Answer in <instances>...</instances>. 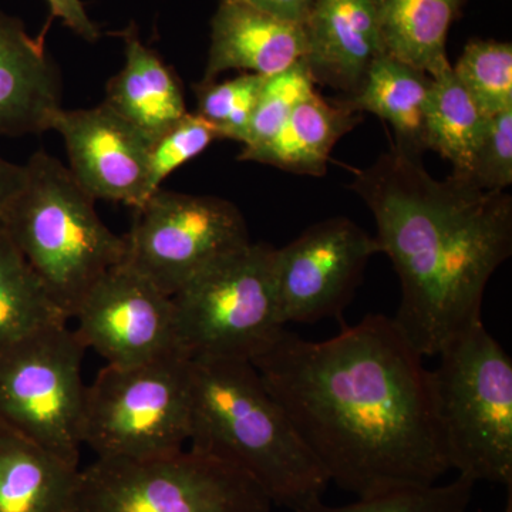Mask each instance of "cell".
<instances>
[{
    "label": "cell",
    "mask_w": 512,
    "mask_h": 512,
    "mask_svg": "<svg viewBox=\"0 0 512 512\" xmlns=\"http://www.w3.org/2000/svg\"><path fill=\"white\" fill-rule=\"evenodd\" d=\"M423 359L376 313L326 340L284 329L251 363L330 483L365 498L450 470Z\"/></svg>",
    "instance_id": "6da1fadb"
},
{
    "label": "cell",
    "mask_w": 512,
    "mask_h": 512,
    "mask_svg": "<svg viewBox=\"0 0 512 512\" xmlns=\"http://www.w3.org/2000/svg\"><path fill=\"white\" fill-rule=\"evenodd\" d=\"M420 157L393 146L350 188L375 215L380 252L399 276L394 322L434 357L483 322L485 288L512 252V198L460 174L436 180Z\"/></svg>",
    "instance_id": "7a4b0ae2"
},
{
    "label": "cell",
    "mask_w": 512,
    "mask_h": 512,
    "mask_svg": "<svg viewBox=\"0 0 512 512\" xmlns=\"http://www.w3.org/2000/svg\"><path fill=\"white\" fill-rule=\"evenodd\" d=\"M191 379V450L237 467L278 507L322 500L328 474L251 362L191 360Z\"/></svg>",
    "instance_id": "3957f363"
},
{
    "label": "cell",
    "mask_w": 512,
    "mask_h": 512,
    "mask_svg": "<svg viewBox=\"0 0 512 512\" xmlns=\"http://www.w3.org/2000/svg\"><path fill=\"white\" fill-rule=\"evenodd\" d=\"M25 170L0 225L69 320L101 276L126 261V238L103 224L93 198L57 158L37 151Z\"/></svg>",
    "instance_id": "277c9868"
},
{
    "label": "cell",
    "mask_w": 512,
    "mask_h": 512,
    "mask_svg": "<svg viewBox=\"0 0 512 512\" xmlns=\"http://www.w3.org/2000/svg\"><path fill=\"white\" fill-rule=\"evenodd\" d=\"M431 390L450 470L512 487V360L478 322L440 350Z\"/></svg>",
    "instance_id": "5b68a950"
},
{
    "label": "cell",
    "mask_w": 512,
    "mask_h": 512,
    "mask_svg": "<svg viewBox=\"0 0 512 512\" xmlns=\"http://www.w3.org/2000/svg\"><path fill=\"white\" fill-rule=\"evenodd\" d=\"M276 248L254 244L222 256L171 296L175 348L188 360H245L285 329L275 284Z\"/></svg>",
    "instance_id": "8992f818"
},
{
    "label": "cell",
    "mask_w": 512,
    "mask_h": 512,
    "mask_svg": "<svg viewBox=\"0 0 512 512\" xmlns=\"http://www.w3.org/2000/svg\"><path fill=\"white\" fill-rule=\"evenodd\" d=\"M272 501L237 467L188 450L97 458L80 470L72 512H271Z\"/></svg>",
    "instance_id": "52a82bcc"
},
{
    "label": "cell",
    "mask_w": 512,
    "mask_h": 512,
    "mask_svg": "<svg viewBox=\"0 0 512 512\" xmlns=\"http://www.w3.org/2000/svg\"><path fill=\"white\" fill-rule=\"evenodd\" d=\"M191 360L158 357L133 367L107 365L86 387L83 444L97 458H156L190 439Z\"/></svg>",
    "instance_id": "ba28073f"
},
{
    "label": "cell",
    "mask_w": 512,
    "mask_h": 512,
    "mask_svg": "<svg viewBox=\"0 0 512 512\" xmlns=\"http://www.w3.org/2000/svg\"><path fill=\"white\" fill-rule=\"evenodd\" d=\"M66 323L33 330L0 353V424L79 467L87 349Z\"/></svg>",
    "instance_id": "9c48e42d"
},
{
    "label": "cell",
    "mask_w": 512,
    "mask_h": 512,
    "mask_svg": "<svg viewBox=\"0 0 512 512\" xmlns=\"http://www.w3.org/2000/svg\"><path fill=\"white\" fill-rule=\"evenodd\" d=\"M124 238V262L168 296L251 242L237 205L212 195L163 188L134 210L133 227Z\"/></svg>",
    "instance_id": "30bf717a"
},
{
    "label": "cell",
    "mask_w": 512,
    "mask_h": 512,
    "mask_svg": "<svg viewBox=\"0 0 512 512\" xmlns=\"http://www.w3.org/2000/svg\"><path fill=\"white\" fill-rule=\"evenodd\" d=\"M376 254V238L345 217L318 222L291 244L276 248V299L282 323L342 318Z\"/></svg>",
    "instance_id": "8fae6325"
},
{
    "label": "cell",
    "mask_w": 512,
    "mask_h": 512,
    "mask_svg": "<svg viewBox=\"0 0 512 512\" xmlns=\"http://www.w3.org/2000/svg\"><path fill=\"white\" fill-rule=\"evenodd\" d=\"M74 319L86 349L96 350L110 366L144 365L178 353L171 296L126 262L101 276Z\"/></svg>",
    "instance_id": "7c38bea8"
},
{
    "label": "cell",
    "mask_w": 512,
    "mask_h": 512,
    "mask_svg": "<svg viewBox=\"0 0 512 512\" xmlns=\"http://www.w3.org/2000/svg\"><path fill=\"white\" fill-rule=\"evenodd\" d=\"M52 130L63 137L69 171L90 198L137 210L147 201L148 144L109 107L57 111Z\"/></svg>",
    "instance_id": "4fadbf2b"
},
{
    "label": "cell",
    "mask_w": 512,
    "mask_h": 512,
    "mask_svg": "<svg viewBox=\"0 0 512 512\" xmlns=\"http://www.w3.org/2000/svg\"><path fill=\"white\" fill-rule=\"evenodd\" d=\"M303 28L315 83L355 96L384 53L376 0H316Z\"/></svg>",
    "instance_id": "5bb4252c"
},
{
    "label": "cell",
    "mask_w": 512,
    "mask_h": 512,
    "mask_svg": "<svg viewBox=\"0 0 512 512\" xmlns=\"http://www.w3.org/2000/svg\"><path fill=\"white\" fill-rule=\"evenodd\" d=\"M62 107V80L42 37L0 12V136L22 137L52 130Z\"/></svg>",
    "instance_id": "9a60e30c"
},
{
    "label": "cell",
    "mask_w": 512,
    "mask_h": 512,
    "mask_svg": "<svg viewBox=\"0 0 512 512\" xmlns=\"http://www.w3.org/2000/svg\"><path fill=\"white\" fill-rule=\"evenodd\" d=\"M301 23L234 0H221L211 20V45L204 79L217 80L228 70L272 76L306 56Z\"/></svg>",
    "instance_id": "2e32d148"
},
{
    "label": "cell",
    "mask_w": 512,
    "mask_h": 512,
    "mask_svg": "<svg viewBox=\"0 0 512 512\" xmlns=\"http://www.w3.org/2000/svg\"><path fill=\"white\" fill-rule=\"evenodd\" d=\"M123 37L126 63L107 83L103 104L150 144L190 111L174 70L141 42L136 29Z\"/></svg>",
    "instance_id": "e0dca14e"
},
{
    "label": "cell",
    "mask_w": 512,
    "mask_h": 512,
    "mask_svg": "<svg viewBox=\"0 0 512 512\" xmlns=\"http://www.w3.org/2000/svg\"><path fill=\"white\" fill-rule=\"evenodd\" d=\"M360 120L359 113L315 92L292 111L274 136L258 146L242 148L238 160L322 177L328 170L333 148Z\"/></svg>",
    "instance_id": "ac0fdd59"
},
{
    "label": "cell",
    "mask_w": 512,
    "mask_h": 512,
    "mask_svg": "<svg viewBox=\"0 0 512 512\" xmlns=\"http://www.w3.org/2000/svg\"><path fill=\"white\" fill-rule=\"evenodd\" d=\"M79 473L0 424V512H72Z\"/></svg>",
    "instance_id": "d6986e66"
},
{
    "label": "cell",
    "mask_w": 512,
    "mask_h": 512,
    "mask_svg": "<svg viewBox=\"0 0 512 512\" xmlns=\"http://www.w3.org/2000/svg\"><path fill=\"white\" fill-rule=\"evenodd\" d=\"M431 77L416 67L383 53L366 74L359 92L336 99L355 113H372L393 127L394 146L421 156L424 119L429 103Z\"/></svg>",
    "instance_id": "ffe728a7"
},
{
    "label": "cell",
    "mask_w": 512,
    "mask_h": 512,
    "mask_svg": "<svg viewBox=\"0 0 512 512\" xmlns=\"http://www.w3.org/2000/svg\"><path fill=\"white\" fill-rule=\"evenodd\" d=\"M466 0H376L384 53L433 76L448 66V30Z\"/></svg>",
    "instance_id": "44dd1931"
},
{
    "label": "cell",
    "mask_w": 512,
    "mask_h": 512,
    "mask_svg": "<svg viewBox=\"0 0 512 512\" xmlns=\"http://www.w3.org/2000/svg\"><path fill=\"white\" fill-rule=\"evenodd\" d=\"M430 77L424 148L450 161L454 174L467 177L487 117L458 82L451 64Z\"/></svg>",
    "instance_id": "7402d4cb"
},
{
    "label": "cell",
    "mask_w": 512,
    "mask_h": 512,
    "mask_svg": "<svg viewBox=\"0 0 512 512\" xmlns=\"http://www.w3.org/2000/svg\"><path fill=\"white\" fill-rule=\"evenodd\" d=\"M67 322L0 225V353L33 330Z\"/></svg>",
    "instance_id": "603a6c76"
},
{
    "label": "cell",
    "mask_w": 512,
    "mask_h": 512,
    "mask_svg": "<svg viewBox=\"0 0 512 512\" xmlns=\"http://www.w3.org/2000/svg\"><path fill=\"white\" fill-rule=\"evenodd\" d=\"M453 72L485 117L512 109L511 43L471 40Z\"/></svg>",
    "instance_id": "cb8c5ba5"
},
{
    "label": "cell",
    "mask_w": 512,
    "mask_h": 512,
    "mask_svg": "<svg viewBox=\"0 0 512 512\" xmlns=\"http://www.w3.org/2000/svg\"><path fill=\"white\" fill-rule=\"evenodd\" d=\"M474 481L458 476L447 484L400 488L356 503L332 507L322 500L295 512H467L473 500Z\"/></svg>",
    "instance_id": "d4e9b609"
},
{
    "label": "cell",
    "mask_w": 512,
    "mask_h": 512,
    "mask_svg": "<svg viewBox=\"0 0 512 512\" xmlns=\"http://www.w3.org/2000/svg\"><path fill=\"white\" fill-rule=\"evenodd\" d=\"M266 77L244 73L227 82L202 80L194 86L195 113L215 127L221 138L242 143Z\"/></svg>",
    "instance_id": "484cf974"
},
{
    "label": "cell",
    "mask_w": 512,
    "mask_h": 512,
    "mask_svg": "<svg viewBox=\"0 0 512 512\" xmlns=\"http://www.w3.org/2000/svg\"><path fill=\"white\" fill-rule=\"evenodd\" d=\"M315 86L305 57L284 72L266 77L242 146L255 147L274 136L292 111L316 92Z\"/></svg>",
    "instance_id": "4316f807"
},
{
    "label": "cell",
    "mask_w": 512,
    "mask_h": 512,
    "mask_svg": "<svg viewBox=\"0 0 512 512\" xmlns=\"http://www.w3.org/2000/svg\"><path fill=\"white\" fill-rule=\"evenodd\" d=\"M220 134L197 113L185 114L148 146L147 200L160 190L165 178L204 153Z\"/></svg>",
    "instance_id": "83f0119b"
},
{
    "label": "cell",
    "mask_w": 512,
    "mask_h": 512,
    "mask_svg": "<svg viewBox=\"0 0 512 512\" xmlns=\"http://www.w3.org/2000/svg\"><path fill=\"white\" fill-rule=\"evenodd\" d=\"M467 177L483 190L507 191L512 184V109L485 120Z\"/></svg>",
    "instance_id": "f1b7e54d"
},
{
    "label": "cell",
    "mask_w": 512,
    "mask_h": 512,
    "mask_svg": "<svg viewBox=\"0 0 512 512\" xmlns=\"http://www.w3.org/2000/svg\"><path fill=\"white\" fill-rule=\"evenodd\" d=\"M52 18L62 20L67 28L73 30L87 42L94 43L100 36L96 23L87 15L80 0H47Z\"/></svg>",
    "instance_id": "f546056e"
},
{
    "label": "cell",
    "mask_w": 512,
    "mask_h": 512,
    "mask_svg": "<svg viewBox=\"0 0 512 512\" xmlns=\"http://www.w3.org/2000/svg\"><path fill=\"white\" fill-rule=\"evenodd\" d=\"M234 2L247 3L276 18L303 25L316 0H234Z\"/></svg>",
    "instance_id": "4dcf8cb0"
},
{
    "label": "cell",
    "mask_w": 512,
    "mask_h": 512,
    "mask_svg": "<svg viewBox=\"0 0 512 512\" xmlns=\"http://www.w3.org/2000/svg\"><path fill=\"white\" fill-rule=\"evenodd\" d=\"M25 165L13 164L0 157V214L25 181Z\"/></svg>",
    "instance_id": "1f68e13d"
}]
</instances>
